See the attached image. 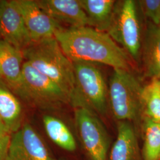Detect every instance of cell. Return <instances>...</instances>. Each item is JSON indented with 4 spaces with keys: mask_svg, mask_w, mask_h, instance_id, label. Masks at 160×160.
Listing matches in <instances>:
<instances>
[{
    "mask_svg": "<svg viewBox=\"0 0 160 160\" xmlns=\"http://www.w3.org/2000/svg\"><path fill=\"white\" fill-rule=\"evenodd\" d=\"M114 10L106 32L133 59H137L141 47V27L135 1L125 0Z\"/></svg>",
    "mask_w": 160,
    "mask_h": 160,
    "instance_id": "7",
    "label": "cell"
},
{
    "mask_svg": "<svg viewBox=\"0 0 160 160\" xmlns=\"http://www.w3.org/2000/svg\"><path fill=\"white\" fill-rule=\"evenodd\" d=\"M74 69L76 94L72 107H86L96 114L108 112V89L103 74L93 63L72 62Z\"/></svg>",
    "mask_w": 160,
    "mask_h": 160,
    "instance_id": "5",
    "label": "cell"
},
{
    "mask_svg": "<svg viewBox=\"0 0 160 160\" xmlns=\"http://www.w3.org/2000/svg\"><path fill=\"white\" fill-rule=\"evenodd\" d=\"M22 52L26 61L63 89L72 106L76 94L74 65L55 38L32 42Z\"/></svg>",
    "mask_w": 160,
    "mask_h": 160,
    "instance_id": "2",
    "label": "cell"
},
{
    "mask_svg": "<svg viewBox=\"0 0 160 160\" xmlns=\"http://www.w3.org/2000/svg\"><path fill=\"white\" fill-rule=\"evenodd\" d=\"M12 134L0 120V135H11Z\"/></svg>",
    "mask_w": 160,
    "mask_h": 160,
    "instance_id": "22",
    "label": "cell"
},
{
    "mask_svg": "<svg viewBox=\"0 0 160 160\" xmlns=\"http://www.w3.org/2000/svg\"><path fill=\"white\" fill-rule=\"evenodd\" d=\"M12 90L42 109H56L65 104H70V98L63 89L27 61L23 63L19 84Z\"/></svg>",
    "mask_w": 160,
    "mask_h": 160,
    "instance_id": "3",
    "label": "cell"
},
{
    "mask_svg": "<svg viewBox=\"0 0 160 160\" xmlns=\"http://www.w3.org/2000/svg\"><path fill=\"white\" fill-rule=\"evenodd\" d=\"M0 35L20 51L32 42L22 15L12 1H0Z\"/></svg>",
    "mask_w": 160,
    "mask_h": 160,
    "instance_id": "10",
    "label": "cell"
},
{
    "mask_svg": "<svg viewBox=\"0 0 160 160\" xmlns=\"http://www.w3.org/2000/svg\"><path fill=\"white\" fill-rule=\"evenodd\" d=\"M142 160H160V123L144 116Z\"/></svg>",
    "mask_w": 160,
    "mask_h": 160,
    "instance_id": "18",
    "label": "cell"
},
{
    "mask_svg": "<svg viewBox=\"0 0 160 160\" xmlns=\"http://www.w3.org/2000/svg\"><path fill=\"white\" fill-rule=\"evenodd\" d=\"M139 3L145 17L153 24L160 25V0H142Z\"/></svg>",
    "mask_w": 160,
    "mask_h": 160,
    "instance_id": "20",
    "label": "cell"
},
{
    "mask_svg": "<svg viewBox=\"0 0 160 160\" xmlns=\"http://www.w3.org/2000/svg\"><path fill=\"white\" fill-rule=\"evenodd\" d=\"M23 58L22 51L0 39V78L12 90L21 80Z\"/></svg>",
    "mask_w": 160,
    "mask_h": 160,
    "instance_id": "13",
    "label": "cell"
},
{
    "mask_svg": "<svg viewBox=\"0 0 160 160\" xmlns=\"http://www.w3.org/2000/svg\"><path fill=\"white\" fill-rule=\"evenodd\" d=\"M43 123L46 133L52 142L67 151H75L77 143L75 138L63 121L51 115H45Z\"/></svg>",
    "mask_w": 160,
    "mask_h": 160,
    "instance_id": "17",
    "label": "cell"
},
{
    "mask_svg": "<svg viewBox=\"0 0 160 160\" xmlns=\"http://www.w3.org/2000/svg\"><path fill=\"white\" fill-rule=\"evenodd\" d=\"M117 137L109 151L108 160H142L137 135L131 123L118 121Z\"/></svg>",
    "mask_w": 160,
    "mask_h": 160,
    "instance_id": "12",
    "label": "cell"
},
{
    "mask_svg": "<svg viewBox=\"0 0 160 160\" xmlns=\"http://www.w3.org/2000/svg\"><path fill=\"white\" fill-rule=\"evenodd\" d=\"M6 160H55L40 135L28 123L11 135Z\"/></svg>",
    "mask_w": 160,
    "mask_h": 160,
    "instance_id": "8",
    "label": "cell"
},
{
    "mask_svg": "<svg viewBox=\"0 0 160 160\" xmlns=\"http://www.w3.org/2000/svg\"><path fill=\"white\" fill-rule=\"evenodd\" d=\"M20 11L32 42L54 38L60 23L42 10L36 1L12 0Z\"/></svg>",
    "mask_w": 160,
    "mask_h": 160,
    "instance_id": "9",
    "label": "cell"
},
{
    "mask_svg": "<svg viewBox=\"0 0 160 160\" xmlns=\"http://www.w3.org/2000/svg\"><path fill=\"white\" fill-rule=\"evenodd\" d=\"M142 110L144 116L160 123V82L152 79L142 88L141 93Z\"/></svg>",
    "mask_w": 160,
    "mask_h": 160,
    "instance_id": "19",
    "label": "cell"
},
{
    "mask_svg": "<svg viewBox=\"0 0 160 160\" xmlns=\"http://www.w3.org/2000/svg\"><path fill=\"white\" fill-rule=\"evenodd\" d=\"M81 5L88 18L91 27L106 32L114 10V0H80Z\"/></svg>",
    "mask_w": 160,
    "mask_h": 160,
    "instance_id": "16",
    "label": "cell"
},
{
    "mask_svg": "<svg viewBox=\"0 0 160 160\" xmlns=\"http://www.w3.org/2000/svg\"><path fill=\"white\" fill-rule=\"evenodd\" d=\"M40 8L58 23L62 22L71 28H82L91 24L80 0L36 1Z\"/></svg>",
    "mask_w": 160,
    "mask_h": 160,
    "instance_id": "11",
    "label": "cell"
},
{
    "mask_svg": "<svg viewBox=\"0 0 160 160\" xmlns=\"http://www.w3.org/2000/svg\"><path fill=\"white\" fill-rule=\"evenodd\" d=\"M54 38L72 62L103 63L114 69L130 68L129 54L105 32L89 26L61 28Z\"/></svg>",
    "mask_w": 160,
    "mask_h": 160,
    "instance_id": "1",
    "label": "cell"
},
{
    "mask_svg": "<svg viewBox=\"0 0 160 160\" xmlns=\"http://www.w3.org/2000/svg\"><path fill=\"white\" fill-rule=\"evenodd\" d=\"M142 88L129 70L115 69L109 82L108 96L112 113L118 121L137 119L142 110Z\"/></svg>",
    "mask_w": 160,
    "mask_h": 160,
    "instance_id": "4",
    "label": "cell"
},
{
    "mask_svg": "<svg viewBox=\"0 0 160 160\" xmlns=\"http://www.w3.org/2000/svg\"><path fill=\"white\" fill-rule=\"evenodd\" d=\"M159 80H160V78L159 79Z\"/></svg>",
    "mask_w": 160,
    "mask_h": 160,
    "instance_id": "23",
    "label": "cell"
},
{
    "mask_svg": "<svg viewBox=\"0 0 160 160\" xmlns=\"http://www.w3.org/2000/svg\"><path fill=\"white\" fill-rule=\"evenodd\" d=\"M21 103L12 89L0 78V120L12 134L22 128Z\"/></svg>",
    "mask_w": 160,
    "mask_h": 160,
    "instance_id": "14",
    "label": "cell"
},
{
    "mask_svg": "<svg viewBox=\"0 0 160 160\" xmlns=\"http://www.w3.org/2000/svg\"><path fill=\"white\" fill-rule=\"evenodd\" d=\"M75 120L88 160H108L109 134L97 114L86 107L74 109Z\"/></svg>",
    "mask_w": 160,
    "mask_h": 160,
    "instance_id": "6",
    "label": "cell"
},
{
    "mask_svg": "<svg viewBox=\"0 0 160 160\" xmlns=\"http://www.w3.org/2000/svg\"><path fill=\"white\" fill-rule=\"evenodd\" d=\"M11 135H0V160H6Z\"/></svg>",
    "mask_w": 160,
    "mask_h": 160,
    "instance_id": "21",
    "label": "cell"
},
{
    "mask_svg": "<svg viewBox=\"0 0 160 160\" xmlns=\"http://www.w3.org/2000/svg\"><path fill=\"white\" fill-rule=\"evenodd\" d=\"M145 75L160 78V25L151 24L147 30L143 50Z\"/></svg>",
    "mask_w": 160,
    "mask_h": 160,
    "instance_id": "15",
    "label": "cell"
}]
</instances>
